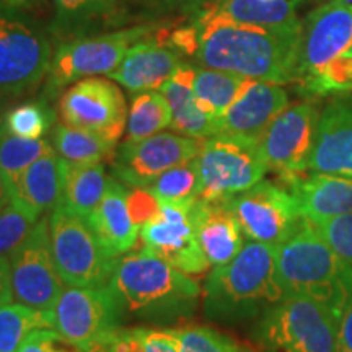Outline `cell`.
<instances>
[{"label": "cell", "instance_id": "29", "mask_svg": "<svg viewBox=\"0 0 352 352\" xmlns=\"http://www.w3.org/2000/svg\"><path fill=\"white\" fill-rule=\"evenodd\" d=\"M116 144L90 131L67 124H57L52 131V148L70 165L103 164L114 158Z\"/></svg>", "mask_w": 352, "mask_h": 352}, {"label": "cell", "instance_id": "49", "mask_svg": "<svg viewBox=\"0 0 352 352\" xmlns=\"http://www.w3.org/2000/svg\"><path fill=\"white\" fill-rule=\"evenodd\" d=\"M3 118H6V114L2 113V107H0V131H2V126H3Z\"/></svg>", "mask_w": 352, "mask_h": 352}, {"label": "cell", "instance_id": "35", "mask_svg": "<svg viewBox=\"0 0 352 352\" xmlns=\"http://www.w3.org/2000/svg\"><path fill=\"white\" fill-rule=\"evenodd\" d=\"M168 331L178 342L179 352H261L204 324H184Z\"/></svg>", "mask_w": 352, "mask_h": 352}, {"label": "cell", "instance_id": "32", "mask_svg": "<svg viewBox=\"0 0 352 352\" xmlns=\"http://www.w3.org/2000/svg\"><path fill=\"white\" fill-rule=\"evenodd\" d=\"M51 151L52 145L43 138H19L2 127L0 131V175L7 184V189L16 183V179L30 165Z\"/></svg>", "mask_w": 352, "mask_h": 352}, {"label": "cell", "instance_id": "15", "mask_svg": "<svg viewBox=\"0 0 352 352\" xmlns=\"http://www.w3.org/2000/svg\"><path fill=\"white\" fill-rule=\"evenodd\" d=\"M352 43V2L329 0L308 13L300 26L296 83L315 77L334 57L342 54Z\"/></svg>", "mask_w": 352, "mask_h": 352}, {"label": "cell", "instance_id": "41", "mask_svg": "<svg viewBox=\"0 0 352 352\" xmlns=\"http://www.w3.org/2000/svg\"><path fill=\"white\" fill-rule=\"evenodd\" d=\"M19 352H87L56 329H36L26 338Z\"/></svg>", "mask_w": 352, "mask_h": 352}, {"label": "cell", "instance_id": "30", "mask_svg": "<svg viewBox=\"0 0 352 352\" xmlns=\"http://www.w3.org/2000/svg\"><path fill=\"white\" fill-rule=\"evenodd\" d=\"M36 329H54L51 310L23 303L0 307V352H19L26 338Z\"/></svg>", "mask_w": 352, "mask_h": 352}, {"label": "cell", "instance_id": "10", "mask_svg": "<svg viewBox=\"0 0 352 352\" xmlns=\"http://www.w3.org/2000/svg\"><path fill=\"white\" fill-rule=\"evenodd\" d=\"M8 263L13 298L23 305L51 310L65 284L52 258L47 215H43L26 239L8 254Z\"/></svg>", "mask_w": 352, "mask_h": 352}, {"label": "cell", "instance_id": "37", "mask_svg": "<svg viewBox=\"0 0 352 352\" xmlns=\"http://www.w3.org/2000/svg\"><path fill=\"white\" fill-rule=\"evenodd\" d=\"M297 88L305 96H324L352 91V54L344 51L334 57L315 77Z\"/></svg>", "mask_w": 352, "mask_h": 352}, {"label": "cell", "instance_id": "6", "mask_svg": "<svg viewBox=\"0 0 352 352\" xmlns=\"http://www.w3.org/2000/svg\"><path fill=\"white\" fill-rule=\"evenodd\" d=\"M199 199H227L261 182L267 168L256 139L217 134L204 139L199 155Z\"/></svg>", "mask_w": 352, "mask_h": 352}, {"label": "cell", "instance_id": "18", "mask_svg": "<svg viewBox=\"0 0 352 352\" xmlns=\"http://www.w3.org/2000/svg\"><path fill=\"white\" fill-rule=\"evenodd\" d=\"M310 170L352 178V96L333 100L320 114Z\"/></svg>", "mask_w": 352, "mask_h": 352}, {"label": "cell", "instance_id": "12", "mask_svg": "<svg viewBox=\"0 0 352 352\" xmlns=\"http://www.w3.org/2000/svg\"><path fill=\"white\" fill-rule=\"evenodd\" d=\"M196 199L164 202L160 204V214L140 228L145 252L189 276L204 274L210 266L201 248L192 219Z\"/></svg>", "mask_w": 352, "mask_h": 352}, {"label": "cell", "instance_id": "17", "mask_svg": "<svg viewBox=\"0 0 352 352\" xmlns=\"http://www.w3.org/2000/svg\"><path fill=\"white\" fill-rule=\"evenodd\" d=\"M318 120V109L310 101L285 108L258 140L267 168L279 178L307 173Z\"/></svg>", "mask_w": 352, "mask_h": 352}, {"label": "cell", "instance_id": "19", "mask_svg": "<svg viewBox=\"0 0 352 352\" xmlns=\"http://www.w3.org/2000/svg\"><path fill=\"white\" fill-rule=\"evenodd\" d=\"M287 107L289 95L283 85L252 80L220 118V134L259 140L267 126Z\"/></svg>", "mask_w": 352, "mask_h": 352}, {"label": "cell", "instance_id": "26", "mask_svg": "<svg viewBox=\"0 0 352 352\" xmlns=\"http://www.w3.org/2000/svg\"><path fill=\"white\" fill-rule=\"evenodd\" d=\"M302 0H215L212 7L228 19L267 28H300L297 6Z\"/></svg>", "mask_w": 352, "mask_h": 352}, {"label": "cell", "instance_id": "42", "mask_svg": "<svg viewBox=\"0 0 352 352\" xmlns=\"http://www.w3.org/2000/svg\"><path fill=\"white\" fill-rule=\"evenodd\" d=\"M127 209L139 228L160 214V201L147 188H132L127 191Z\"/></svg>", "mask_w": 352, "mask_h": 352}, {"label": "cell", "instance_id": "28", "mask_svg": "<svg viewBox=\"0 0 352 352\" xmlns=\"http://www.w3.org/2000/svg\"><path fill=\"white\" fill-rule=\"evenodd\" d=\"M252 80L253 78L227 72V70L196 67L192 88H195L199 107L220 121L223 113L243 94V90Z\"/></svg>", "mask_w": 352, "mask_h": 352}, {"label": "cell", "instance_id": "3", "mask_svg": "<svg viewBox=\"0 0 352 352\" xmlns=\"http://www.w3.org/2000/svg\"><path fill=\"white\" fill-rule=\"evenodd\" d=\"M276 266L285 297L318 303L340 323L352 300V266L334 253L310 220L276 245Z\"/></svg>", "mask_w": 352, "mask_h": 352}, {"label": "cell", "instance_id": "4", "mask_svg": "<svg viewBox=\"0 0 352 352\" xmlns=\"http://www.w3.org/2000/svg\"><path fill=\"white\" fill-rule=\"evenodd\" d=\"M108 284L121 310L144 320L189 315L201 296L195 277L145 250L116 258Z\"/></svg>", "mask_w": 352, "mask_h": 352}, {"label": "cell", "instance_id": "48", "mask_svg": "<svg viewBox=\"0 0 352 352\" xmlns=\"http://www.w3.org/2000/svg\"><path fill=\"white\" fill-rule=\"evenodd\" d=\"M0 2L10 3V6H23V3L32 2V0H0Z\"/></svg>", "mask_w": 352, "mask_h": 352}, {"label": "cell", "instance_id": "44", "mask_svg": "<svg viewBox=\"0 0 352 352\" xmlns=\"http://www.w3.org/2000/svg\"><path fill=\"white\" fill-rule=\"evenodd\" d=\"M338 352H352V300L338 327Z\"/></svg>", "mask_w": 352, "mask_h": 352}, {"label": "cell", "instance_id": "40", "mask_svg": "<svg viewBox=\"0 0 352 352\" xmlns=\"http://www.w3.org/2000/svg\"><path fill=\"white\" fill-rule=\"evenodd\" d=\"M34 223L12 202L0 210V256L10 254L26 239Z\"/></svg>", "mask_w": 352, "mask_h": 352}, {"label": "cell", "instance_id": "5", "mask_svg": "<svg viewBox=\"0 0 352 352\" xmlns=\"http://www.w3.org/2000/svg\"><path fill=\"white\" fill-rule=\"evenodd\" d=\"M338 327L318 303L284 297L259 316L253 340L261 352H338Z\"/></svg>", "mask_w": 352, "mask_h": 352}, {"label": "cell", "instance_id": "7", "mask_svg": "<svg viewBox=\"0 0 352 352\" xmlns=\"http://www.w3.org/2000/svg\"><path fill=\"white\" fill-rule=\"evenodd\" d=\"M52 258L64 284L70 287H98L109 283L116 259L109 258L90 223L57 204L50 215Z\"/></svg>", "mask_w": 352, "mask_h": 352}, {"label": "cell", "instance_id": "39", "mask_svg": "<svg viewBox=\"0 0 352 352\" xmlns=\"http://www.w3.org/2000/svg\"><path fill=\"white\" fill-rule=\"evenodd\" d=\"M310 222L321 239L334 250V253L352 266V214L334 215Z\"/></svg>", "mask_w": 352, "mask_h": 352}, {"label": "cell", "instance_id": "21", "mask_svg": "<svg viewBox=\"0 0 352 352\" xmlns=\"http://www.w3.org/2000/svg\"><path fill=\"white\" fill-rule=\"evenodd\" d=\"M182 64V54L162 39H140L132 44L122 63L108 74L132 94L158 90Z\"/></svg>", "mask_w": 352, "mask_h": 352}, {"label": "cell", "instance_id": "43", "mask_svg": "<svg viewBox=\"0 0 352 352\" xmlns=\"http://www.w3.org/2000/svg\"><path fill=\"white\" fill-rule=\"evenodd\" d=\"M158 12H199L202 7L209 6L215 0H139Z\"/></svg>", "mask_w": 352, "mask_h": 352}, {"label": "cell", "instance_id": "1", "mask_svg": "<svg viewBox=\"0 0 352 352\" xmlns=\"http://www.w3.org/2000/svg\"><path fill=\"white\" fill-rule=\"evenodd\" d=\"M195 57L202 67L284 85L296 80L300 28H267L241 23L219 13L212 3L192 13Z\"/></svg>", "mask_w": 352, "mask_h": 352}, {"label": "cell", "instance_id": "46", "mask_svg": "<svg viewBox=\"0 0 352 352\" xmlns=\"http://www.w3.org/2000/svg\"><path fill=\"white\" fill-rule=\"evenodd\" d=\"M8 202H10V195H8L7 184L3 182L2 175H0V210L6 208Z\"/></svg>", "mask_w": 352, "mask_h": 352}, {"label": "cell", "instance_id": "33", "mask_svg": "<svg viewBox=\"0 0 352 352\" xmlns=\"http://www.w3.org/2000/svg\"><path fill=\"white\" fill-rule=\"evenodd\" d=\"M54 6L57 32L76 34L109 19L116 10L118 0H54Z\"/></svg>", "mask_w": 352, "mask_h": 352}, {"label": "cell", "instance_id": "47", "mask_svg": "<svg viewBox=\"0 0 352 352\" xmlns=\"http://www.w3.org/2000/svg\"><path fill=\"white\" fill-rule=\"evenodd\" d=\"M87 352H108V349H107V347H104L103 344H101V342H98V344L91 346L90 349H88Z\"/></svg>", "mask_w": 352, "mask_h": 352}, {"label": "cell", "instance_id": "11", "mask_svg": "<svg viewBox=\"0 0 352 352\" xmlns=\"http://www.w3.org/2000/svg\"><path fill=\"white\" fill-rule=\"evenodd\" d=\"M54 329L88 351L120 328L121 305L109 284L98 287H69L51 308Z\"/></svg>", "mask_w": 352, "mask_h": 352}, {"label": "cell", "instance_id": "27", "mask_svg": "<svg viewBox=\"0 0 352 352\" xmlns=\"http://www.w3.org/2000/svg\"><path fill=\"white\" fill-rule=\"evenodd\" d=\"M108 179L103 164L70 165L65 162V183L60 204L88 222L103 199Z\"/></svg>", "mask_w": 352, "mask_h": 352}, {"label": "cell", "instance_id": "20", "mask_svg": "<svg viewBox=\"0 0 352 352\" xmlns=\"http://www.w3.org/2000/svg\"><path fill=\"white\" fill-rule=\"evenodd\" d=\"M65 162L52 148L26 168L16 183L8 188L10 202L30 222L36 223L63 199Z\"/></svg>", "mask_w": 352, "mask_h": 352}, {"label": "cell", "instance_id": "45", "mask_svg": "<svg viewBox=\"0 0 352 352\" xmlns=\"http://www.w3.org/2000/svg\"><path fill=\"white\" fill-rule=\"evenodd\" d=\"M13 289H12V272L10 263L6 256H0V307L12 303Z\"/></svg>", "mask_w": 352, "mask_h": 352}, {"label": "cell", "instance_id": "31", "mask_svg": "<svg viewBox=\"0 0 352 352\" xmlns=\"http://www.w3.org/2000/svg\"><path fill=\"white\" fill-rule=\"evenodd\" d=\"M171 124V108L160 90L140 91L127 113V140H140L164 132Z\"/></svg>", "mask_w": 352, "mask_h": 352}, {"label": "cell", "instance_id": "34", "mask_svg": "<svg viewBox=\"0 0 352 352\" xmlns=\"http://www.w3.org/2000/svg\"><path fill=\"white\" fill-rule=\"evenodd\" d=\"M101 344L108 352H179L178 342L168 329L116 328Z\"/></svg>", "mask_w": 352, "mask_h": 352}, {"label": "cell", "instance_id": "50", "mask_svg": "<svg viewBox=\"0 0 352 352\" xmlns=\"http://www.w3.org/2000/svg\"><path fill=\"white\" fill-rule=\"evenodd\" d=\"M347 52H351V54H352V43H351V46L349 47H347V50H346Z\"/></svg>", "mask_w": 352, "mask_h": 352}, {"label": "cell", "instance_id": "8", "mask_svg": "<svg viewBox=\"0 0 352 352\" xmlns=\"http://www.w3.org/2000/svg\"><path fill=\"white\" fill-rule=\"evenodd\" d=\"M152 30L153 26H134L63 43L52 54L47 72V95H56L60 88L82 78L101 74L108 76L122 63L132 44L147 38Z\"/></svg>", "mask_w": 352, "mask_h": 352}, {"label": "cell", "instance_id": "14", "mask_svg": "<svg viewBox=\"0 0 352 352\" xmlns=\"http://www.w3.org/2000/svg\"><path fill=\"white\" fill-rule=\"evenodd\" d=\"M64 124L118 142L127 126L126 98L108 78L87 77L64 91L59 103Z\"/></svg>", "mask_w": 352, "mask_h": 352}, {"label": "cell", "instance_id": "24", "mask_svg": "<svg viewBox=\"0 0 352 352\" xmlns=\"http://www.w3.org/2000/svg\"><path fill=\"white\" fill-rule=\"evenodd\" d=\"M88 223L109 258L116 259L134 250L140 228L135 226L127 209L124 183L109 176L103 199L88 219Z\"/></svg>", "mask_w": 352, "mask_h": 352}, {"label": "cell", "instance_id": "16", "mask_svg": "<svg viewBox=\"0 0 352 352\" xmlns=\"http://www.w3.org/2000/svg\"><path fill=\"white\" fill-rule=\"evenodd\" d=\"M204 139L158 132L140 140H126L113 158L114 178L126 186L147 188L166 170L199 155Z\"/></svg>", "mask_w": 352, "mask_h": 352}, {"label": "cell", "instance_id": "25", "mask_svg": "<svg viewBox=\"0 0 352 352\" xmlns=\"http://www.w3.org/2000/svg\"><path fill=\"white\" fill-rule=\"evenodd\" d=\"M195 70L191 64L182 63L158 90L170 103L171 129L188 138L208 139L220 134V121L199 107L192 88Z\"/></svg>", "mask_w": 352, "mask_h": 352}, {"label": "cell", "instance_id": "23", "mask_svg": "<svg viewBox=\"0 0 352 352\" xmlns=\"http://www.w3.org/2000/svg\"><path fill=\"white\" fill-rule=\"evenodd\" d=\"M280 182L296 196L308 220L352 214V178L328 173L284 176Z\"/></svg>", "mask_w": 352, "mask_h": 352}, {"label": "cell", "instance_id": "22", "mask_svg": "<svg viewBox=\"0 0 352 352\" xmlns=\"http://www.w3.org/2000/svg\"><path fill=\"white\" fill-rule=\"evenodd\" d=\"M192 219L201 248L210 266L230 263L241 252L245 235L226 199L204 201L197 197Z\"/></svg>", "mask_w": 352, "mask_h": 352}, {"label": "cell", "instance_id": "13", "mask_svg": "<svg viewBox=\"0 0 352 352\" xmlns=\"http://www.w3.org/2000/svg\"><path fill=\"white\" fill-rule=\"evenodd\" d=\"M51 44L36 28L10 15H0V94L21 95L50 72Z\"/></svg>", "mask_w": 352, "mask_h": 352}, {"label": "cell", "instance_id": "9", "mask_svg": "<svg viewBox=\"0 0 352 352\" xmlns=\"http://www.w3.org/2000/svg\"><path fill=\"white\" fill-rule=\"evenodd\" d=\"M226 201L243 235L252 241L280 245L307 222L296 196L284 184L261 179Z\"/></svg>", "mask_w": 352, "mask_h": 352}, {"label": "cell", "instance_id": "36", "mask_svg": "<svg viewBox=\"0 0 352 352\" xmlns=\"http://www.w3.org/2000/svg\"><path fill=\"white\" fill-rule=\"evenodd\" d=\"M148 191L164 202H183L199 197V170L196 158L166 170L147 186Z\"/></svg>", "mask_w": 352, "mask_h": 352}, {"label": "cell", "instance_id": "38", "mask_svg": "<svg viewBox=\"0 0 352 352\" xmlns=\"http://www.w3.org/2000/svg\"><path fill=\"white\" fill-rule=\"evenodd\" d=\"M52 122L51 109L44 103H25L10 109L3 118V129L26 139H41Z\"/></svg>", "mask_w": 352, "mask_h": 352}, {"label": "cell", "instance_id": "2", "mask_svg": "<svg viewBox=\"0 0 352 352\" xmlns=\"http://www.w3.org/2000/svg\"><path fill=\"white\" fill-rule=\"evenodd\" d=\"M284 297L277 277L276 245L248 240L230 263L209 272L204 311L210 320L240 323L261 316Z\"/></svg>", "mask_w": 352, "mask_h": 352}]
</instances>
